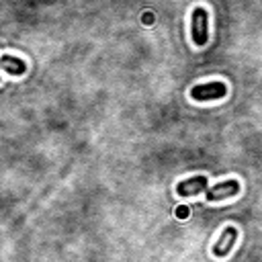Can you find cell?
<instances>
[{"mask_svg": "<svg viewBox=\"0 0 262 262\" xmlns=\"http://www.w3.org/2000/svg\"><path fill=\"white\" fill-rule=\"evenodd\" d=\"M237 192H239V182L235 178H229V180L217 182L211 188H207V199L209 201H223V199L235 196Z\"/></svg>", "mask_w": 262, "mask_h": 262, "instance_id": "cell-3", "label": "cell"}, {"mask_svg": "<svg viewBox=\"0 0 262 262\" xmlns=\"http://www.w3.org/2000/svg\"><path fill=\"white\" fill-rule=\"evenodd\" d=\"M176 215H178V217H186V209H178Z\"/></svg>", "mask_w": 262, "mask_h": 262, "instance_id": "cell-7", "label": "cell"}, {"mask_svg": "<svg viewBox=\"0 0 262 262\" xmlns=\"http://www.w3.org/2000/svg\"><path fill=\"white\" fill-rule=\"evenodd\" d=\"M190 37L196 47H203L209 41V12L196 6L190 14Z\"/></svg>", "mask_w": 262, "mask_h": 262, "instance_id": "cell-1", "label": "cell"}, {"mask_svg": "<svg viewBox=\"0 0 262 262\" xmlns=\"http://www.w3.org/2000/svg\"><path fill=\"white\" fill-rule=\"evenodd\" d=\"M235 237H237V229L235 227H225L223 229V233H221V237L215 242V246H213V254L215 256H219V258H223V256H227L229 252H231V248H233V244H235Z\"/></svg>", "mask_w": 262, "mask_h": 262, "instance_id": "cell-4", "label": "cell"}, {"mask_svg": "<svg viewBox=\"0 0 262 262\" xmlns=\"http://www.w3.org/2000/svg\"><path fill=\"white\" fill-rule=\"evenodd\" d=\"M0 70H6L12 76H23L27 72V63L14 55H2L0 57Z\"/></svg>", "mask_w": 262, "mask_h": 262, "instance_id": "cell-6", "label": "cell"}, {"mask_svg": "<svg viewBox=\"0 0 262 262\" xmlns=\"http://www.w3.org/2000/svg\"><path fill=\"white\" fill-rule=\"evenodd\" d=\"M0 82H2V80H0Z\"/></svg>", "mask_w": 262, "mask_h": 262, "instance_id": "cell-8", "label": "cell"}, {"mask_svg": "<svg viewBox=\"0 0 262 262\" xmlns=\"http://www.w3.org/2000/svg\"><path fill=\"white\" fill-rule=\"evenodd\" d=\"M227 94V86L225 82H205V84H199L190 90V98L192 100H217V98H223Z\"/></svg>", "mask_w": 262, "mask_h": 262, "instance_id": "cell-2", "label": "cell"}, {"mask_svg": "<svg viewBox=\"0 0 262 262\" xmlns=\"http://www.w3.org/2000/svg\"><path fill=\"white\" fill-rule=\"evenodd\" d=\"M178 194L182 196H192V194H199L203 190H207V176H190L186 180H182L178 186H176Z\"/></svg>", "mask_w": 262, "mask_h": 262, "instance_id": "cell-5", "label": "cell"}]
</instances>
